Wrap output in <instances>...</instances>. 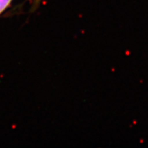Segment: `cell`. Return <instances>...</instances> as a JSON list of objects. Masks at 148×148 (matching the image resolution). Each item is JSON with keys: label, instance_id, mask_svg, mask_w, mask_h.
I'll return each instance as SVG.
<instances>
[{"label": "cell", "instance_id": "obj_1", "mask_svg": "<svg viewBox=\"0 0 148 148\" xmlns=\"http://www.w3.org/2000/svg\"><path fill=\"white\" fill-rule=\"evenodd\" d=\"M12 0H0V15L10 5Z\"/></svg>", "mask_w": 148, "mask_h": 148}]
</instances>
